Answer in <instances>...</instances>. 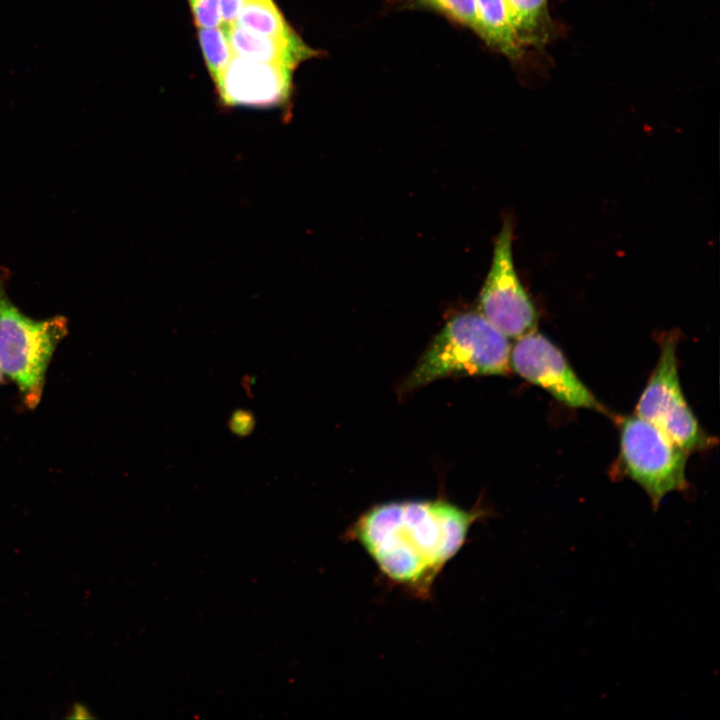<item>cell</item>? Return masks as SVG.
I'll return each instance as SVG.
<instances>
[{
    "instance_id": "1",
    "label": "cell",
    "mask_w": 720,
    "mask_h": 720,
    "mask_svg": "<svg viewBox=\"0 0 720 720\" xmlns=\"http://www.w3.org/2000/svg\"><path fill=\"white\" fill-rule=\"evenodd\" d=\"M483 510H465L443 499L377 504L347 529L393 585L429 599L447 563L461 550Z\"/></svg>"
},
{
    "instance_id": "2",
    "label": "cell",
    "mask_w": 720,
    "mask_h": 720,
    "mask_svg": "<svg viewBox=\"0 0 720 720\" xmlns=\"http://www.w3.org/2000/svg\"><path fill=\"white\" fill-rule=\"evenodd\" d=\"M510 352L508 338L479 311L463 312L434 337L404 387L414 389L452 375H506Z\"/></svg>"
},
{
    "instance_id": "3",
    "label": "cell",
    "mask_w": 720,
    "mask_h": 720,
    "mask_svg": "<svg viewBox=\"0 0 720 720\" xmlns=\"http://www.w3.org/2000/svg\"><path fill=\"white\" fill-rule=\"evenodd\" d=\"M0 272V369L19 388L28 408L42 396L51 357L68 331L63 316L35 320L9 298Z\"/></svg>"
},
{
    "instance_id": "4",
    "label": "cell",
    "mask_w": 720,
    "mask_h": 720,
    "mask_svg": "<svg viewBox=\"0 0 720 720\" xmlns=\"http://www.w3.org/2000/svg\"><path fill=\"white\" fill-rule=\"evenodd\" d=\"M619 424L618 466L625 476L644 489L654 510L668 493L688 489L687 451L636 414L622 417Z\"/></svg>"
},
{
    "instance_id": "5",
    "label": "cell",
    "mask_w": 720,
    "mask_h": 720,
    "mask_svg": "<svg viewBox=\"0 0 720 720\" xmlns=\"http://www.w3.org/2000/svg\"><path fill=\"white\" fill-rule=\"evenodd\" d=\"M635 414L657 426L688 453L711 445V438L700 426L681 389L675 337L661 342L657 364L636 404Z\"/></svg>"
},
{
    "instance_id": "6",
    "label": "cell",
    "mask_w": 720,
    "mask_h": 720,
    "mask_svg": "<svg viewBox=\"0 0 720 720\" xmlns=\"http://www.w3.org/2000/svg\"><path fill=\"white\" fill-rule=\"evenodd\" d=\"M512 224L506 220L496 238L493 259L479 296V312L507 338L534 330L537 312L513 263Z\"/></svg>"
},
{
    "instance_id": "7",
    "label": "cell",
    "mask_w": 720,
    "mask_h": 720,
    "mask_svg": "<svg viewBox=\"0 0 720 720\" xmlns=\"http://www.w3.org/2000/svg\"><path fill=\"white\" fill-rule=\"evenodd\" d=\"M510 367L566 406L607 414V409L577 376L563 352L535 330L517 338L510 352Z\"/></svg>"
},
{
    "instance_id": "8",
    "label": "cell",
    "mask_w": 720,
    "mask_h": 720,
    "mask_svg": "<svg viewBox=\"0 0 720 720\" xmlns=\"http://www.w3.org/2000/svg\"><path fill=\"white\" fill-rule=\"evenodd\" d=\"M293 71L233 55L216 91L224 106L280 107L291 96Z\"/></svg>"
},
{
    "instance_id": "9",
    "label": "cell",
    "mask_w": 720,
    "mask_h": 720,
    "mask_svg": "<svg viewBox=\"0 0 720 720\" xmlns=\"http://www.w3.org/2000/svg\"><path fill=\"white\" fill-rule=\"evenodd\" d=\"M223 27L226 29L233 54L240 57L279 64L295 70L298 64L313 56V50L297 34L291 37L263 35L236 23Z\"/></svg>"
},
{
    "instance_id": "10",
    "label": "cell",
    "mask_w": 720,
    "mask_h": 720,
    "mask_svg": "<svg viewBox=\"0 0 720 720\" xmlns=\"http://www.w3.org/2000/svg\"><path fill=\"white\" fill-rule=\"evenodd\" d=\"M477 32L505 55L517 58L522 43L509 18L505 0H475Z\"/></svg>"
},
{
    "instance_id": "11",
    "label": "cell",
    "mask_w": 720,
    "mask_h": 720,
    "mask_svg": "<svg viewBox=\"0 0 720 720\" xmlns=\"http://www.w3.org/2000/svg\"><path fill=\"white\" fill-rule=\"evenodd\" d=\"M511 24L523 44H538L549 24L547 0H505Z\"/></svg>"
},
{
    "instance_id": "12",
    "label": "cell",
    "mask_w": 720,
    "mask_h": 720,
    "mask_svg": "<svg viewBox=\"0 0 720 720\" xmlns=\"http://www.w3.org/2000/svg\"><path fill=\"white\" fill-rule=\"evenodd\" d=\"M234 23L263 35L291 37L296 34L274 0H245Z\"/></svg>"
},
{
    "instance_id": "13",
    "label": "cell",
    "mask_w": 720,
    "mask_h": 720,
    "mask_svg": "<svg viewBox=\"0 0 720 720\" xmlns=\"http://www.w3.org/2000/svg\"><path fill=\"white\" fill-rule=\"evenodd\" d=\"M197 34L204 62L217 89L234 55L226 29L223 26L198 28Z\"/></svg>"
},
{
    "instance_id": "14",
    "label": "cell",
    "mask_w": 720,
    "mask_h": 720,
    "mask_svg": "<svg viewBox=\"0 0 720 720\" xmlns=\"http://www.w3.org/2000/svg\"><path fill=\"white\" fill-rule=\"evenodd\" d=\"M455 20L477 31L478 21L475 0H422Z\"/></svg>"
},
{
    "instance_id": "15",
    "label": "cell",
    "mask_w": 720,
    "mask_h": 720,
    "mask_svg": "<svg viewBox=\"0 0 720 720\" xmlns=\"http://www.w3.org/2000/svg\"><path fill=\"white\" fill-rule=\"evenodd\" d=\"M197 28L222 26L219 0H188Z\"/></svg>"
},
{
    "instance_id": "16",
    "label": "cell",
    "mask_w": 720,
    "mask_h": 720,
    "mask_svg": "<svg viewBox=\"0 0 720 720\" xmlns=\"http://www.w3.org/2000/svg\"><path fill=\"white\" fill-rule=\"evenodd\" d=\"M222 25L233 24L245 0H219Z\"/></svg>"
},
{
    "instance_id": "17",
    "label": "cell",
    "mask_w": 720,
    "mask_h": 720,
    "mask_svg": "<svg viewBox=\"0 0 720 720\" xmlns=\"http://www.w3.org/2000/svg\"><path fill=\"white\" fill-rule=\"evenodd\" d=\"M2 374H3V373H2V371H1V369H0V382H1V379H2Z\"/></svg>"
}]
</instances>
